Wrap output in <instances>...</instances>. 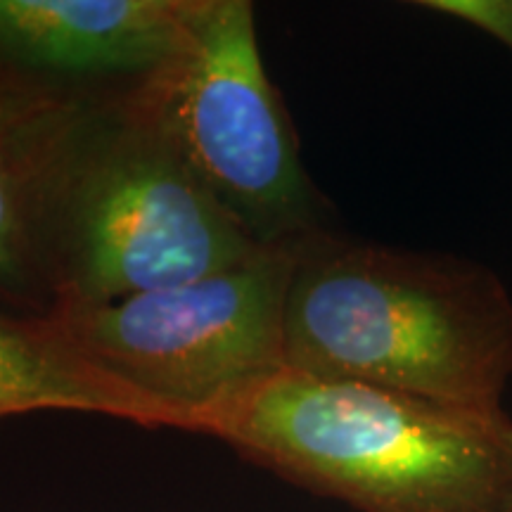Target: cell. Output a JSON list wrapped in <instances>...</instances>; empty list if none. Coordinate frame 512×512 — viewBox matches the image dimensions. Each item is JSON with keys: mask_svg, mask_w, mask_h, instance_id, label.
<instances>
[{"mask_svg": "<svg viewBox=\"0 0 512 512\" xmlns=\"http://www.w3.org/2000/svg\"><path fill=\"white\" fill-rule=\"evenodd\" d=\"M200 434L358 512H512V418L283 368L211 411Z\"/></svg>", "mask_w": 512, "mask_h": 512, "instance_id": "7a4b0ae2", "label": "cell"}, {"mask_svg": "<svg viewBox=\"0 0 512 512\" xmlns=\"http://www.w3.org/2000/svg\"><path fill=\"white\" fill-rule=\"evenodd\" d=\"M0 95L27 164L50 304L181 285L266 249L204 188L143 81L83 100L0 79Z\"/></svg>", "mask_w": 512, "mask_h": 512, "instance_id": "6da1fadb", "label": "cell"}, {"mask_svg": "<svg viewBox=\"0 0 512 512\" xmlns=\"http://www.w3.org/2000/svg\"><path fill=\"white\" fill-rule=\"evenodd\" d=\"M418 8L458 19L467 27L496 38L512 53V0H422Z\"/></svg>", "mask_w": 512, "mask_h": 512, "instance_id": "9c48e42d", "label": "cell"}, {"mask_svg": "<svg viewBox=\"0 0 512 512\" xmlns=\"http://www.w3.org/2000/svg\"><path fill=\"white\" fill-rule=\"evenodd\" d=\"M302 242L181 285L43 311L83 358L169 408L185 432L285 368V311Z\"/></svg>", "mask_w": 512, "mask_h": 512, "instance_id": "277c9868", "label": "cell"}, {"mask_svg": "<svg viewBox=\"0 0 512 512\" xmlns=\"http://www.w3.org/2000/svg\"><path fill=\"white\" fill-rule=\"evenodd\" d=\"M214 200L259 247L325 230L297 133L268 79L247 0H197L185 48L140 79Z\"/></svg>", "mask_w": 512, "mask_h": 512, "instance_id": "5b68a950", "label": "cell"}, {"mask_svg": "<svg viewBox=\"0 0 512 512\" xmlns=\"http://www.w3.org/2000/svg\"><path fill=\"white\" fill-rule=\"evenodd\" d=\"M0 299L48 311L50 290L22 150L0 95Z\"/></svg>", "mask_w": 512, "mask_h": 512, "instance_id": "ba28073f", "label": "cell"}, {"mask_svg": "<svg viewBox=\"0 0 512 512\" xmlns=\"http://www.w3.org/2000/svg\"><path fill=\"white\" fill-rule=\"evenodd\" d=\"M197 0H0V62L140 81L185 48Z\"/></svg>", "mask_w": 512, "mask_h": 512, "instance_id": "8992f818", "label": "cell"}, {"mask_svg": "<svg viewBox=\"0 0 512 512\" xmlns=\"http://www.w3.org/2000/svg\"><path fill=\"white\" fill-rule=\"evenodd\" d=\"M34 411L100 413L140 427L183 430L169 408L83 358L46 313H0V418Z\"/></svg>", "mask_w": 512, "mask_h": 512, "instance_id": "52a82bcc", "label": "cell"}, {"mask_svg": "<svg viewBox=\"0 0 512 512\" xmlns=\"http://www.w3.org/2000/svg\"><path fill=\"white\" fill-rule=\"evenodd\" d=\"M285 368L503 406L512 380V297L475 259L320 230L299 245Z\"/></svg>", "mask_w": 512, "mask_h": 512, "instance_id": "3957f363", "label": "cell"}]
</instances>
